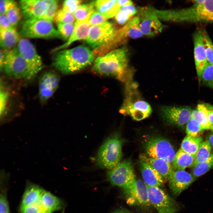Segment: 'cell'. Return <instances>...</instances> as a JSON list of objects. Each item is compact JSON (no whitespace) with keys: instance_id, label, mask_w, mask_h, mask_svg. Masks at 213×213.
Returning a JSON list of instances; mask_svg holds the SVG:
<instances>
[{"instance_id":"1","label":"cell","mask_w":213,"mask_h":213,"mask_svg":"<svg viewBox=\"0 0 213 213\" xmlns=\"http://www.w3.org/2000/svg\"><path fill=\"white\" fill-rule=\"evenodd\" d=\"M128 54L126 47L113 50L98 57L94 61L93 69L98 73L113 76L126 81L131 76V71L128 67Z\"/></svg>"},{"instance_id":"2","label":"cell","mask_w":213,"mask_h":213,"mask_svg":"<svg viewBox=\"0 0 213 213\" xmlns=\"http://www.w3.org/2000/svg\"><path fill=\"white\" fill-rule=\"evenodd\" d=\"M56 52L53 57V65L66 74L80 70L90 64L94 59L93 51L83 45Z\"/></svg>"},{"instance_id":"3","label":"cell","mask_w":213,"mask_h":213,"mask_svg":"<svg viewBox=\"0 0 213 213\" xmlns=\"http://www.w3.org/2000/svg\"><path fill=\"white\" fill-rule=\"evenodd\" d=\"M157 15L160 20L167 21L213 22V0L181 9L159 10Z\"/></svg>"},{"instance_id":"4","label":"cell","mask_w":213,"mask_h":213,"mask_svg":"<svg viewBox=\"0 0 213 213\" xmlns=\"http://www.w3.org/2000/svg\"><path fill=\"white\" fill-rule=\"evenodd\" d=\"M122 141L115 133L109 136L100 146L96 161L100 167L111 170L120 162L122 156Z\"/></svg>"},{"instance_id":"5","label":"cell","mask_w":213,"mask_h":213,"mask_svg":"<svg viewBox=\"0 0 213 213\" xmlns=\"http://www.w3.org/2000/svg\"><path fill=\"white\" fill-rule=\"evenodd\" d=\"M3 69L8 76L17 79L29 80L37 74L17 47L6 51Z\"/></svg>"},{"instance_id":"6","label":"cell","mask_w":213,"mask_h":213,"mask_svg":"<svg viewBox=\"0 0 213 213\" xmlns=\"http://www.w3.org/2000/svg\"><path fill=\"white\" fill-rule=\"evenodd\" d=\"M20 34L27 38H62L52 22L42 18L24 20L21 25Z\"/></svg>"},{"instance_id":"7","label":"cell","mask_w":213,"mask_h":213,"mask_svg":"<svg viewBox=\"0 0 213 213\" xmlns=\"http://www.w3.org/2000/svg\"><path fill=\"white\" fill-rule=\"evenodd\" d=\"M117 30L114 23L106 21L100 24L91 26L85 40L94 50L109 42L113 38Z\"/></svg>"},{"instance_id":"8","label":"cell","mask_w":213,"mask_h":213,"mask_svg":"<svg viewBox=\"0 0 213 213\" xmlns=\"http://www.w3.org/2000/svg\"><path fill=\"white\" fill-rule=\"evenodd\" d=\"M147 193L150 205L158 213H176L179 211L178 204L161 187L148 186Z\"/></svg>"},{"instance_id":"9","label":"cell","mask_w":213,"mask_h":213,"mask_svg":"<svg viewBox=\"0 0 213 213\" xmlns=\"http://www.w3.org/2000/svg\"><path fill=\"white\" fill-rule=\"evenodd\" d=\"M145 150L146 155L148 156L162 159L171 164L176 154L171 143L168 140L161 137L150 138L146 143Z\"/></svg>"},{"instance_id":"10","label":"cell","mask_w":213,"mask_h":213,"mask_svg":"<svg viewBox=\"0 0 213 213\" xmlns=\"http://www.w3.org/2000/svg\"><path fill=\"white\" fill-rule=\"evenodd\" d=\"M107 176L112 185L123 188L136 179L133 163L129 159L120 162L108 172Z\"/></svg>"},{"instance_id":"11","label":"cell","mask_w":213,"mask_h":213,"mask_svg":"<svg viewBox=\"0 0 213 213\" xmlns=\"http://www.w3.org/2000/svg\"><path fill=\"white\" fill-rule=\"evenodd\" d=\"M139 26L143 35L152 37L161 33L164 25L151 7H142L138 11Z\"/></svg>"},{"instance_id":"12","label":"cell","mask_w":213,"mask_h":213,"mask_svg":"<svg viewBox=\"0 0 213 213\" xmlns=\"http://www.w3.org/2000/svg\"><path fill=\"white\" fill-rule=\"evenodd\" d=\"M127 97L120 109L121 113L130 115L134 120L140 121L148 117L152 110L146 102L136 99L133 100L130 93L127 92Z\"/></svg>"},{"instance_id":"13","label":"cell","mask_w":213,"mask_h":213,"mask_svg":"<svg viewBox=\"0 0 213 213\" xmlns=\"http://www.w3.org/2000/svg\"><path fill=\"white\" fill-rule=\"evenodd\" d=\"M192 110L188 106H165L161 109L162 115L167 122L179 126L188 123L191 118Z\"/></svg>"},{"instance_id":"14","label":"cell","mask_w":213,"mask_h":213,"mask_svg":"<svg viewBox=\"0 0 213 213\" xmlns=\"http://www.w3.org/2000/svg\"><path fill=\"white\" fill-rule=\"evenodd\" d=\"M52 0H21L19 4L24 20L41 18Z\"/></svg>"},{"instance_id":"15","label":"cell","mask_w":213,"mask_h":213,"mask_svg":"<svg viewBox=\"0 0 213 213\" xmlns=\"http://www.w3.org/2000/svg\"><path fill=\"white\" fill-rule=\"evenodd\" d=\"M196 179L191 173L184 170H173L168 180L172 193L174 196H178L194 182Z\"/></svg>"},{"instance_id":"16","label":"cell","mask_w":213,"mask_h":213,"mask_svg":"<svg viewBox=\"0 0 213 213\" xmlns=\"http://www.w3.org/2000/svg\"><path fill=\"white\" fill-rule=\"evenodd\" d=\"M148 187L143 180L136 178L123 189L129 197V202L130 201L133 203L147 206L150 205L148 198Z\"/></svg>"},{"instance_id":"17","label":"cell","mask_w":213,"mask_h":213,"mask_svg":"<svg viewBox=\"0 0 213 213\" xmlns=\"http://www.w3.org/2000/svg\"><path fill=\"white\" fill-rule=\"evenodd\" d=\"M17 48L21 55L37 74L42 69L43 63L34 45L27 39L24 38L20 39Z\"/></svg>"},{"instance_id":"18","label":"cell","mask_w":213,"mask_h":213,"mask_svg":"<svg viewBox=\"0 0 213 213\" xmlns=\"http://www.w3.org/2000/svg\"><path fill=\"white\" fill-rule=\"evenodd\" d=\"M194 57L199 83L202 72L208 63L207 60L202 30H198L193 36Z\"/></svg>"},{"instance_id":"19","label":"cell","mask_w":213,"mask_h":213,"mask_svg":"<svg viewBox=\"0 0 213 213\" xmlns=\"http://www.w3.org/2000/svg\"><path fill=\"white\" fill-rule=\"evenodd\" d=\"M140 169L143 181L148 186H163L164 179L153 167L147 163L140 160Z\"/></svg>"},{"instance_id":"20","label":"cell","mask_w":213,"mask_h":213,"mask_svg":"<svg viewBox=\"0 0 213 213\" xmlns=\"http://www.w3.org/2000/svg\"><path fill=\"white\" fill-rule=\"evenodd\" d=\"M89 18L81 21H76L75 23L74 31L66 42L56 48L53 51L56 52L67 48L76 41L85 40L88 35L91 27L89 22Z\"/></svg>"},{"instance_id":"21","label":"cell","mask_w":213,"mask_h":213,"mask_svg":"<svg viewBox=\"0 0 213 213\" xmlns=\"http://www.w3.org/2000/svg\"><path fill=\"white\" fill-rule=\"evenodd\" d=\"M140 158L154 169L164 179L168 180L173 170L172 164L164 160L150 157L144 154L140 155Z\"/></svg>"},{"instance_id":"22","label":"cell","mask_w":213,"mask_h":213,"mask_svg":"<svg viewBox=\"0 0 213 213\" xmlns=\"http://www.w3.org/2000/svg\"><path fill=\"white\" fill-rule=\"evenodd\" d=\"M39 203L43 213H52L62 209L63 206L59 198L45 190Z\"/></svg>"},{"instance_id":"23","label":"cell","mask_w":213,"mask_h":213,"mask_svg":"<svg viewBox=\"0 0 213 213\" xmlns=\"http://www.w3.org/2000/svg\"><path fill=\"white\" fill-rule=\"evenodd\" d=\"M20 35L15 27L0 31L1 47L7 51L13 49L21 39Z\"/></svg>"},{"instance_id":"24","label":"cell","mask_w":213,"mask_h":213,"mask_svg":"<svg viewBox=\"0 0 213 213\" xmlns=\"http://www.w3.org/2000/svg\"><path fill=\"white\" fill-rule=\"evenodd\" d=\"M96 11L108 19L115 16L122 7L117 0H98L95 1Z\"/></svg>"},{"instance_id":"25","label":"cell","mask_w":213,"mask_h":213,"mask_svg":"<svg viewBox=\"0 0 213 213\" xmlns=\"http://www.w3.org/2000/svg\"><path fill=\"white\" fill-rule=\"evenodd\" d=\"M44 191L37 185H30L24 193L20 208L39 203Z\"/></svg>"},{"instance_id":"26","label":"cell","mask_w":213,"mask_h":213,"mask_svg":"<svg viewBox=\"0 0 213 213\" xmlns=\"http://www.w3.org/2000/svg\"><path fill=\"white\" fill-rule=\"evenodd\" d=\"M195 156L187 153L180 149L176 153L172 163L174 170H184L193 167L194 163Z\"/></svg>"},{"instance_id":"27","label":"cell","mask_w":213,"mask_h":213,"mask_svg":"<svg viewBox=\"0 0 213 213\" xmlns=\"http://www.w3.org/2000/svg\"><path fill=\"white\" fill-rule=\"evenodd\" d=\"M59 77L54 72H48L41 77L39 82V91L45 90L55 92L58 86Z\"/></svg>"},{"instance_id":"28","label":"cell","mask_w":213,"mask_h":213,"mask_svg":"<svg viewBox=\"0 0 213 213\" xmlns=\"http://www.w3.org/2000/svg\"><path fill=\"white\" fill-rule=\"evenodd\" d=\"M138 12L133 4H128L122 7L115 16L116 22L120 25L125 24Z\"/></svg>"},{"instance_id":"29","label":"cell","mask_w":213,"mask_h":213,"mask_svg":"<svg viewBox=\"0 0 213 213\" xmlns=\"http://www.w3.org/2000/svg\"><path fill=\"white\" fill-rule=\"evenodd\" d=\"M203 138L201 136L196 137L187 135L183 140L180 149L183 151L195 156Z\"/></svg>"},{"instance_id":"30","label":"cell","mask_w":213,"mask_h":213,"mask_svg":"<svg viewBox=\"0 0 213 213\" xmlns=\"http://www.w3.org/2000/svg\"><path fill=\"white\" fill-rule=\"evenodd\" d=\"M95 1L89 3L80 5L73 13L76 22H80L89 18L95 11Z\"/></svg>"},{"instance_id":"31","label":"cell","mask_w":213,"mask_h":213,"mask_svg":"<svg viewBox=\"0 0 213 213\" xmlns=\"http://www.w3.org/2000/svg\"><path fill=\"white\" fill-rule=\"evenodd\" d=\"M196 119L203 130H210L213 131V125L209 120L207 109L204 104H199L196 107Z\"/></svg>"},{"instance_id":"32","label":"cell","mask_w":213,"mask_h":213,"mask_svg":"<svg viewBox=\"0 0 213 213\" xmlns=\"http://www.w3.org/2000/svg\"><path fill=\"white\" fill-rule=\"evenodd\" d=\"M192 167L191 174L196 178L204 174L213 168V154H211L206 161L198 163Z\"/></svg>"},{"instance_id":"33","label":"cell","mask_w":213,"mask_h":213,"mask_svg":"<svg viewBox=\"0 0 213 213\" xmlns=\"http://www.w3.org/2000/svg\"><path fill=\"white\" fill-rule=\"evenodd\" d=\"M212 149L211 145L208 141H203L200 143L195 155L193 165L207 160L211 154V153Z\"/></svg>"},{"instance_id":"34","label":"cell","mask_w":213,"mask_h":213,"mask_svg":"<svg viewBox=\"0 0 213 213\" xmlns=\"http://www.w3.org/2000/svg\"><path fill=\"white\" fill-rule=\"evenodd\" d=\"M5 14L12 27H15L23 17L20 8L15 2L7 12Z\"/></svg>"},{"instance_id":"35","label":"cell","mask_w":213,"mask_h":213,"mask_svg":"<svg viewBox=\"0 0 213 213\" xmlns=\"http://www.w3.org/2000/svg\"><path fill=\"white\" fill-rule=\"evenodd\" d=\"M75 20L73 14L65 11L61 9L57 11L53 21L57 25L73 23Z\"/></svg>"},{"instance_id":"36","label":"cell","mask_w":213,"mask_h":213,"mask_svg":"<svg viewBox=\"0 0 213 213\" xmlns=\"http://www.w3.org/2000/svg\"><path fill=\"white\" fill-rule=\"evenodd\" d=\"M202 32L208 63L213 65V43L206 31Z\"/></svg>"},{"instance_id":"37","label":"cell","mask_w":213,"mask_h":213,"mask_svg":"<svg viewBox=\"0 0 213 213\" xmlns=\"http://www.w3.org/2000/svg\"><path fill=\"white\" fill-rule=\"evenodd\" d=\"M213 89V65L209 63L204 68L201 76V82Z\"/></svg>"},{"instance_id":"38","label":"cell","mask_w":213,"mask_h":213,"mask_svg":"<svg viewBox=\"0 0 213 213\" xmlns=\"http://www.w3.org/2000/svg\"><path fill=\"white\" fill-rule=\"evenodd\" d=\"M202 130L197 119L191 118L186 126L187 135L193 137L198 136L199 134Z\"/></svg>"},{"instance_id":"39","label":"cell","mask_w":213,"mask_h":213,"mask_svg":"<svg viewBox=\"0 0 213 213\" xmlns=\"http://www.w3.org/2000/svg\"><path fill=\"white\" fill-rule=\"evenodd\" d=\"M57 25V30L62 39L67 40L74 31L75 23L59 24Z\"/></svg>"},{"instance_id":"40","label":"cell","mask_w":213,"mask_h":213,"mask_svg":"<svg viewBox=\"0 0 213 213\" xmlns=\"http://www.w3.org/2000/svg\"><path fill=\"white\" fill-rule=\"evenodd\" d=\"M58 1L52 0L46 12L43 16L40 18H42L51 21H53L55 15L58 11Z\"/></svg>"},{"instance_id":"41","label":"cell","mask_w":213,"mask_h":213,"mask_svg":"<svg viewBox=\"0 0 213 213\" xmlns=\"http://www.w3.org/2000/svg\"><path fill=\"white\" fill-rule=\"evenodd\" d=\"M82 2L79 0H65L63 3L62 9L65 11L73 14Z\"/></svg>"},{"instance_id":"42","label":"cell","mask_w":213,"mask_h":213,"mask_svg":"<svg viewBox=\"0 0 213 213\" xmlns=\"http://www.w3.org/2000/svg\"><path fill=\"white\" fill-rule=\"evenodd\" d=\"M8 94L2 86H1L0 91V114L1 117H3L6 109Z\"/></svg>"},{"instance_id":"43","label":"cell","mask_w":213,"mask_h":213,"mask_svg":"<svg viewBox=\"0 0 213 213\" xmlns=\"http://www.w3.org/2000/svg\"><path fill=\"white\" fill-rule=\"evenodd\" d=\"M107 19L101 14L95 10L91 15L89 22L91 26L100 24L106 21Z\"/></svg>"},{"instance_id":"44","label":"cell","mask_w":213,"mask_h":213,"mask_svg":"<svg viewBox=\"0 0 213 213\" xmlns=\"http://www.w3.org/2000/svg\"><path fill=\"white\" fill-rule=\"evenodd\" d=\"M21 213H43L39 203L20 208Z\"/></svg>"},{"instance_id":"45","label":"cell","mask_w":213,"mask_h":213,"mask_svg":"<svg viewBox=\"0 0 213 213\" xmlns=\"http://www.w3.org/2000/svg\"><path fill=\"white\" fill-rule=\"evenodd\" d=\"M0 213H10L8 202L4 194H1L0 196Z\"/></svg>"},{"instance_id":"46","label":"cell","mask_w":213,"mask_h":213,"mask_svg":"<svg viewBox=\"0 0 213 213\" xmlns=\"http://www.w3.org/2000/svg\"><path fill=\"white\" fill-rule=\"evenodd\" d=\"M15 2L12 0H0V14H5Z\"/></svg>"},{"instance_id":"47","label":"cell","mask_w":213,"mask_h":213,"mask_svg":"<svg viewBox=\"0 0 213 213\" xmlns=\"http://www.w3.org/2000/svg\"><path fill=\"white\" fill-rule=\"evenodd\" d=\"M12 27L5 14L0 15V31H3Z\"/></svg>"},{"instance_id":"48","label":"cell","mask_w":213,"mask_h":213,"mask_svg":"<svg viewBox=\"0 0 213 213\" xmlns=\"http://www.w3.org/2000/svg\"><path fill=\"white\" fill-rule=\"evenodd\" d=\"M7 50L4 49L0 50V69H3V64L6 52Z\"/></svg>"},{"instance_id":"49","label":"cell","mask_w":213,"mask_h":213,"mask_svg":"<svg viewBox=\"0 0 213 213\" xmlns=\"http://www.w3.org/2000/svg\"><path fill=\"white\" fill-rule=\"evenodd\" d=\"M207 109V113L208 118L211 124L213 125V111Z\"/></svg>"},{"instance_id":"50","label":"cell","mask_w":213,"mask_h":213,"mask_svg":"<svg viewBox=\"0 0 213 213\" xmlns=\"http://www.w3.org/2000/svg\"><path fill=\"white\" fill-rule=\"evenodd\" d=\"M111 213H130L128 210L124 208L117 209Z\"/></svg>"},{"instance_id":"51","label":"cell","mask_w":213,"mask_h":213,"mask_svg":"<svg viewBox=\"0 0 213 213\" xmlns=\"http://www.w3.org/2000/svg\"><path fill=\"white\" fill-rule=\"evenodd\" d=\"M212 149L213 150V131H212L211 133L208 136V140Z\"/></svg>"},{"instance_id":"52","label":"cell","mask_w":213,"mask_h":213,"mask_svg":"<svg viewBox=\"0 0 213 213\" xmlns=\"http://www.w3.org/2000/svg\"><path fill=\"white\" fill-rule=\"evenodd\" d=\"M204 104L207 108L213 111V105L206 103Z\"/></svg>"},{"instance_id":"53","label":"cell","mask_w":213,"mask_h":213,"mask_svg":"<svg viewBox=\"0 0 213 213\" xmlns=\"http://www.w3.org/2000/svg\"><path fill=\"white\" fill-rule=\"evenodd\" d=\"M62 213H63V212Z\"/></svg>"}]
</instances>
